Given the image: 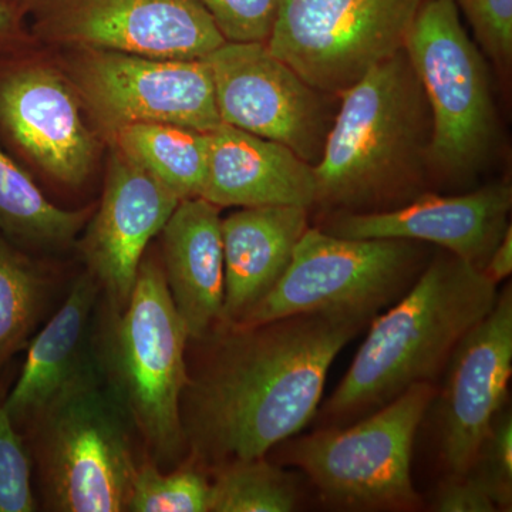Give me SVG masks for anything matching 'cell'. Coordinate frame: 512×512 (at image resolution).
Here are the masks:
<instances>
[{
    "mask_svg": "<svg viewBox=\"0 0 512 512\" xmlns=\"http://www.w3.org/2000/svg\"><path fill=\"white\" fill-rule=\"evenodd\" d=\"M373 319L298 313L258 325L221 322L188 340L181 424L188 456L210 471L268 456L318 416L330 366Z\"/></svg>",
    "mask_w": 512,
    "mask_h": 512,
    "instance_id": "obj_1",
    "label": "cell"
},
{
    "mask_svg": "<svg viewBox=\"0 0 512 512\" xmlns=\"http://www.w3.org/2000/svg\"><path fill=\"white\" fill-rule=\"evenodd\" d=\"M433 121L406 50L340 94L323 156L313 167L322 215L402 207L429 191Z\"/></svg>",
    "mask_w": 512,
    "mask_h": 512,
    "instance_id": "obj_2",
    "label": "cell"
},
{
    "mask_svg": "<svg viewBox=\"0 0 512 512\" xmlns=\"http://www.w3.org/2000/svg\"><path fill=\"white\" fill-rule=\"evenodd\" d=\"M498 295V285L483 272L436 248L409 292L369 323L352 365L320 410V427L348 426L413 384L434 383Z\"/></svg>",
    "mask_w": 512,
    "mask_h": 512,
    "instance_id": "obj_3",
    "label": "cell"
},
{
    "mask_svg": "<svg viewBox=\"0 0 512 512\" xmlns=\"http://www.w3.org/2000/svg\"><path fill=\"white\" fill-rule=\"evenodd\" d=\"M187 349V329L161 261L146 252L126 306L109 312L96 360L101 379L158 467H177L188 456L181 424Z\"/></svg>",
    "mask_w": 512,
    "mask_h": 512,
    "instance_id": "obj_4",
    "label": "cell"
},
{
    "mask_svg": "<svg viewBox=\"0 0 512 512\" xmlns=\"http://www.w3.org/2000/svg\"><path fill=\"white\" fill-rule=\"evenodd\" d=\"M47 507L60 512L127 511L136 474V433L97 360L28 427Z\"/></svg>",
    "mask_w": 512,
    "mask_h": 512,
    "instance_id": "obj_5",
    "label": "cell"
},
{
    "mask_svg": "<svg viewBox=\"0 0 512 512\" xmlns=\"http://www.w3.org/2000/svg\"><path fill=\"white\" fill-rule=\"evenodd\" d=\"M437 386L423 382L348 426L319 427L291 437L282 460L299 468L315 485L323 503L349 511H416L421 497L414 487V440Z\"/></svg>",
    "mask_w": 512,
    "mask_h": 512,
    "instance_id": "obj_6",
    "label": "cell"
},
{
    "mask_svg": "<svg viewBox=\"0 0 512 512\" xmlns=\"http://www.w3.org/2000/svg\"><path fill=\"white\" fill-rule=\"evenodd\" d=\"M404 50L430 106L431 180H476L493 160L500 130L487 63L454 0H429Z\"/></svg>",
    "mask_w": 512,
    "mask_h": 512,
    "instance_id": "obj_7",
    "label": "cell"
},
{
    "mask_svg": "<svg viewBox=\"0 0 512 512\" xmlns=\"http://www.w3.org/2000/svg\"><path fill=\"white\" fill-rule=\"evenodd\" d=\"M434 251L409 239L340 238L309 227L274 291L232 325L318 311L376 318L416 284Z\"/></svg>",
    "mask_w": 512,
    "mask_h": 512,
    "instance_id": "obj_8",
    "label": "cell"
},
{
    "mask_svg": "<svg viewBox=\"0 0 512 512\" xmlns=\"http://www.w3.org/2000/svg\"><path fill=\"white\" fill-rule=\"evenodd\" d=\"M429 0H282L269 50L311 86L339 96L404 49Z\"/></svg>",
    "mask_w": 512,
    "mask_h": 512,
    "instance_id": "obj_9",
    "label": "cell"
},
{
    "mask_svg": "<svg viewBox=\"0 0 512 512\" xmlns=\"http://www.w3.org/2000/svg\"><path fill=\"white\" fill-rule=\"evenodd\" d=\"M205 60L222 123L284 144L313 167L319 163L339 96L311 86L266 43L224 42Z\"/></svg>",
    "mask_w": 512,
    "mask_h": 512,
    "instance_id": "obj_10",
    "label": "cell"
},
{
    "mask_svg": "<svg viewBox=\"0 0 512 512\" xmlns=\"http://www.w3.org/2000/svg\"><path fill=\"white\" fill-rule=\"evenodd\" d=\"M69 80L110 133L137 123L175 124L211 133L222 124L205 59L80 49L70 62Z\"/></svg>",
    "mask_w": 512,
    "mask_h": 512,
    "instance_id": "obj_11",
    "label": "cell"
},
{
    "mask_svg": "<svg viewBox=\"0 0 512 512\" xmlns=\"http://www.w3.org/2000/svg\"><path fill=\"white\" fill-rule=\"evenodd\" d=\"M36 39L72 49L158 59H205L225 42L195 0H39Z\"/></svg>",
    "mask_w": 512,
    "mask_h": 512,
    "instance_id": "obj_12",
    "label": "cell"
},
{
    "mask_svg": "<svg viewBox=\"0 0 512 512\" xmlns=\"http://www.w3.org/2000/svg\"><path fill=\"white\" fill-rule=\"evenodd\" d=\"M72 82L46 64L0 60V136L57 183L86 181L97 141Z\"/></svg>",
    "mask_w": 512,
    "mask_h": 512,
    "instance_id": "obj_13",
    "label": "cell"
},
{
    "mask_svg": "<svg viewBox=\"0 0 512 512\" xmlns=\"http://www.w3.org/2000/svg\"><path fill=\"white\" fill-rule=\"evenodd\" d=\"M440 400V456L447 474L470 470L495 417L505 407L512 373V291L468 330L451 353Z\"/></svg>",
    "mask_w": 512,
    "mask_h": 512,
    "instance_id": "obj_14",
    "label": "cell"
},
{
    "mask_svg": "<svg viewBox=\"0 0 512 512\" xmlns=\"http://www.w3.org/2000/svg\"><path fill=\"white\" fill-rule=\"evenodd\" d=\"M511 207V184L500 180L466 194L427 191L389 211L322 215L318 228L340 238L423 242L446 249L483 272L511 225Z\"/></svg>",
    "mask_w": 512,
    "mask_h": 512,
    "instance_id": "obj_15",
    "label": "cell"
},
{
    "mask_svg": "<svg viewBox=\"0 0 512 512\" xmlns=\"http://www.w3.org/2000/svg\"><path fill=\"white\" fill-rule=\"evenodd\" d=\"M180 201L137 161L113 148L99 210L83 242L89 274L106 296L109 312L126 306L148 244Z\"/></svg>",
    "mask_w": 512,
    "mask_h": 512,
    "instance_id": "obj_16",
    "label": "cell"
},
{
    "mask_svg": "<svg viewBox=\"0 0 512 512\" xmlns=\"http://www.w3.org/2000/svg\"><path fill=\"white\" fill-rule=\"evenodd\" d=\"M201 198L220 208L289 205L311 212L315 171L284 144L222 123L210 133Z\"/></svg>",
    "mask_w": 512,
    "mask_h": 512,
    "instance_id": "obj_17",
    "label": "cell"
},
{
    "mask_svg": "<svg viewBox=\"0 0 512 512\" xmlns=\"http://www.w3.org/2000/svg\"><path fill=\"white\" fill-rule=\"evenodd\" d=\"M221 208L201 197L181 200L163 228L165 284L188 340L222 322L225 271Z\"/></svg>",
    "mask_w": 512,
    "mask_h": 512,
    "instance_id": "obj_18",
    "label": "cell"
},
{
    "mask_svg": "<svg viewBox=\"0 0 512 512\" xmlns=\"http://www.w3.org/2000/svg\"><path fill=\"white\" fill-rule=\"evenodd\" d=\"M309 227V211L289 205L242 208L222 220V322L241 323L274 291Z\"/></svg>",
    "mask_w": 512,
    "mask_h": 512,
    "instance_id": "obj_19",
    "label": "cell"
},
{
    "mask_svg": "<svg viewBox=\"0 0 512 512\" xmlns=\"http://www.w3.org/2000/svg\"><path fill=\"white\" fill-rule=\"evenodd\" d=\"M100 286L87 272L74 282L63 305L30 343L18 382L6 397V413L28 429L67 384L96 362L90 346Z\"/></svg>",
    "mask_w": 512,
    "mask_h": 512,
    "instance_id": "obj_20",
    "label": "cell"
},
{
    "mask_svg": "<svg viewBox=\"0 0 512 512\" xmlns=\"http://www.w3.org/2000/svg\"><path fill=\"white\" fill-rule=\"evenodd\" d=\"M111 134L116 147L180 200L201 197L208 174L210 133L175 124L137 123Z\"/></svg>",
    "mask_w": 512,
    "mask_h": 512,
    "instance_id": "obj_21",
    "label": "cell"
},
{
    "mask_svg": "<svg viewBox=\"0 0 512 512\" xmlns=\"http://www.w3.org/2000/svg\"><path fill=\"white\" fill-rule=\"evenodd\" d=\"M89 218V210L67 211L47 200L0 147V235L15 245L59 247L76 238Z\"/></svg>",
    "mask_w": 512,
    "mask_h": 512,
    "instance_id": "obj_22",
    "label": "cell"
},
{
    "mask_svg": "<svg viewBox=\"0 0 512 512\" xmlns=\"http://www.w3.org/2000/svg\"><path fill=\"white\" fill-rule=\"evenodd\" d=\"M208 474L210 512H289L301 501L298 476L266 456L231 461Z\"/></svg>",
    "mask_w": 512,
    "mask_h": 512,
    "instance_id": "obj_23",
    "label": "cell"
},
{
    "mask_svg": "<svg viewBox=\"0 0 512 512\" xmlns=\"http://www.w3.org/2000/svg\"><path fill=\"white\" fill-rule=\"evenodd\" d=\"M46 278L0 235V369L28 340L45 308Z\"/></svg>",
    "mask_w": 512,
    "mask_h": 512,
    "instance_id": "obj_24",
    "label": "cell"
},
{
    "mask_svg": "<svg viewBox=\"0 0 512 512\" xmlns=\"http://www.w3.org/2000/svg\"><path fill=\"white\" fill-rule=\"evenodd\" d=\"M210 474L197 461L187 457L170 473L151 458L138 463L127 511L131 512H210Z\"/></svg>",
    "mask_w": 512,
    "mask_h": 512,
    "instance_id": "obj_25",
    "label": "cell"
},
{
    "mask_svg": "<svg viewBox=\"0 0 512 512\" xmlns=\"http://www.w3.org/2000/svg\"><path fill=\"white\" fill-rule=\"evenodd\" d=\"M37 510L32 490V456L22 431L0 404V512Z\"/></svg>",
    "mask_w": 512,
    "mask_h": 512,
    "instance_id": "obj_26",
    "label": "cell"
},
{
    "mask_svg": "<svg viewBox=\"0 0 512 512\" xmlns=\"http://www.w3.org/2000/svg\"><path fill=\"white\" fill-rule=\"evenodd\" d=\"M467 473L484 485L498 511L512 507V416L504 409L495 417L487 436L478 448Z\"/></svg>",
    "mask_w": 512,
    "mask_h": 512,
    "instance_id": "obj_27",
    "label": "cell"
},
{
    "mask_svg": "<svg viewBox=\"0 0 512 512\" xmlns=\"http://www.w3.org/2000/svg\"><path fill=\"white\" fill-rule=\"evenodd\" d=\"M225 42H268L282 0H195Z\"/></svg>",
    "mask_w": 512,
    "mask_h": 512,
    "instance_id": "obj_28",
    "label": "cell"
},
{
    "mask_svg": "<svg viewBox=\"0 0 512 512\" xmlns=\"http://www.w3.org/2000/svg\"><path fill=\"white\" fill-rule=\"evenodd\" d=\"M476 43L503 73L512 63V0H454Z\"/></svg>",
    "mask_w": 512,
    "mask_h": 512,
    "instance_id": "obj_29",
    "label": "cell"
},
{
    "mask_svg": "<svg viewBox=\"0 0 512 512\" xmlns=\"http://www.w3.org/2000/svg\"><path fill=\"white\" fill-rule=\"evenodd\" d=\"M431 510L439 512H495L493 498L473 474H447L431 501Z\"/></svg>",
    "mask_w": 512,
    "mask_h": 512,
    "instance_id": "obj_30",
    "label": "cell"
},
{
    "mask_svg": "<svg viewBox=\"0 0 512 512\" xmlns=\"http://www.w3.org/2000/svg\"><path fill=\"white\" fill-rule=\"evenodd\" d=\"M23 15L22 10L0 0V60L25 40Z\"/></svg>",
    "mask_w": 512,
    "mask_h": 512,
    "instance_id": "obj_31",
    "label": "cell"
},
{
    "mask_svg": "<svg viewBox=\"0 0 512 512\" xmlns=\"http://www.w3.org/2000/svg\"><path fill=\"white\" fill-rule=\"evenodd\" d=\"M512 272V227L507 228L500 244L494 249L487 265L483 269V274L490 279L493 284L498 285L505 279L510 278Z\"/></svg>",
    "mask_w": 512,
    "mask_h": 512,
    "instance_id": "obj_32",
    "label": "cell"
},
{
    "mask_svg": "<svg viewBox=\"0 0 512 512\" xmlns=\"http://www.w3.org/2000/svg\"><path fill=\"white\" fill-rule=\"evenodd\" d=\"M2 2L15 6V8L22 10L23 13H28L29 10L32 9V6L39 2V0H2Z\"/></svg>",
    "mask_w": 512,
    "mask_h": 512,
    "instance_id": "obj_33",
    "label": "cell"
}]
</instances>
